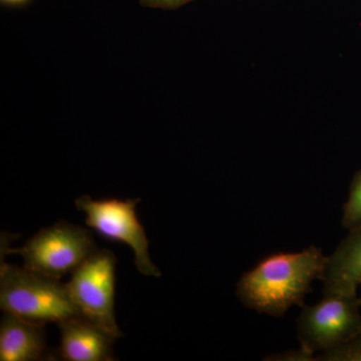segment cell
Masks as SVG:
<instances>
[{
    "label": "cell",
    "instance_id": "obj_2",
    "mask_svg": "<svg viewBox=\"0 0 361 361\" xmlns=\"http://www.w3.org/2000/svg\"><path fill=\"white\" fill-rule=\"evenodd\" d=\"M0 308L4 313L42 324H59L80 315L61 280L4 261L0 267Z\"/></svg>",
    "mask_w": 361,
    "mask_h": 361
},
{
    "label": "cell",
    "instance_id": "obj_10",
    "mask_svg": "<svg viewBox=\"0 0 361 361\" xmlns=\"http://www.w3.org/2000/svg\"><path fill=\"white\" fill-rule=\"evenodd\" d=\"M341 225L348 230L361 225V170L351 180L348 199L343 205Z\"/></svg>",
    "mask_w": 361,
    "mask_h": 361
},
{
    "label": "cell",
    "instance_id": "obj_1",
    "mask_svg": "<svg viewBox=\"0 0 361 361\" xmlns=\"http://www.w3.org/2000/svg\"><path fill=\"white\" fill-rule=\"evenodd\" d=\"M327 256L310 245L300 252H276L247 271L237 283L242 303L260 314L284 317L292 306H302L312 282L324 273Z\"/></svg>",
    "mask_w": 361,
    "mask_h": 361
},
{
    "label": "cell",
    "instance_id": "obj_7",
    "mask_svg": "<svg viewBox=\"0 0 361 361\" xmlns=\"http://www.w3.org/2000/svg\"><path fill=\"white\" fill-rule=\"evenodd\" d=\"M61 346L59 357L66 361L115 360L113 343L108 332L84 316L78 315L59 323Z\"/></svg>",
    "mask_w": 361,
    "mask_h": 361
},
{
    "label": "cell",
    "instance_id": "obj_5",
    "mask_svg": "<svg viewBox=\"0 0 361 361\" xmlns=\"http://www.w3.org/2000/svg\"><path fill=\"white\" fill-rule=\"evenodd\" d=\"M358 294L323 293L320 302L302 306L297 319V337L302 348L315 353L337 348L361 330Z\"/></svg>",
    "mask_w": 361,
    "mask_h": 361
},
{
    "label": "cell",
    "instance_id": "obj_4",
    "mask_svg": "<svg viewBox=\"0 0 361 361\" xmlns=\"http://www.w3.org/2000/svg\"><path fill=\"white\" fill-rule=\"evenodd\" d=\"M116 258L108 249H97L71 273L66 284L80 315L114 338L123 336L115 314Z\"/></svg>",
    "mask_w": 361,
    "mask_h": 361
},
{
    "label": "cell",
    "instance_id": "obj_13",
    "mask_svg": "<svg viewBox=\"0 0 361 361\" xmlns=\"http://www.w3.org/2000/svg\"><path fill=\"white\" fill-rule=\"evenodd\" d=\"M142 6L151 8L177 9L195 0H139Z\"/></svg>",
    "mask_w": 361,
    "mask_h": 361
},
{
    "label": "cell",
    "instance_id": "obj_8",
    "mask_svg": "<svg viewBox=\"0 0 361 361\" xmlns=\"http://www.w3.org/2000/svg\"><path fill=\"white\" fill-rule=\"evenodd\" d=\"M56 360L47 345L45 324L4 313L0 322V360Z\"/></svg>",
    "mask_w": 361,
    "mask_h": 361
},
{
    "label": "cell",
    "instance_id": "obj_6",
    "mask_svg": "<svg viewBox=\"0 0 361 361\" xmlns=\"http://www.w3.org/2000/svg\"><path fill=\"white\" fill-rule=\"evenodd\" d=\"M140 202L141 198L94 200L84 195L77 199L75 207L87 215V227L99 236L130 247L135 254V265L140 273L146 276L160 277V269L149 257L146 231L135 214V207Z\"/></svg>",
    "mask_w": 361,
    "mask_h": 361
},
{
    "label": "cell",
    "instance_id": "obj_11",
    "mask_svg": "<svg viewBox=\"0 0 361 361\" xmlns=\"http://www.w3.org/2000/svg\"><path fill=\"white\" fill-rule=\"evenodd\" d=\"M319 361H361V330L350 341L320 353L315 356Z\"/></svg>",
    "mask_w": 361,
    "mask_h": 361
},
{
    "label": "cell",
    "instance_id": "obj_15",
    "mask_svg": "<svg viewBox=\"0 0 361 361\" xmlns=\"http://www.w3.org/2000/svg\"><path fill=\"white\" fill-rule=\"evenodd\" d=\"M360 298H361V296H360Z\"/></svg>",
    "mask_w": 361,
    "mask_h": 361
},
{
    "label": "cell",
    "instance_id": "obj_9",
    "mask_svg": "<svg viewBox=\"0 0 361 361\" xmlns=\"http://www.w3.org/2000/svg\"><path fill=\"white\" fill-rule=\"evenodd\" d=\"M322 280L323 293L357 294L361 287V225L349 230L334 253L327 256Z\"/></svg>",
    "mask_w": 361,
    "mask_h": 361
},
{
    "label": "cell",
    "instance_id": "obj_14",
    "mask_svg": "<svg viewBox=\"0 0 361 361\" xmlns=\"http://www.w3.org/2000/svg\"><path fill=\"white\" fill-rule=\"evenodd\" d=\"M0 1L7 6H23L28 4L30 0H0Z\"/></svg>",
    "mask_w": 361,
    "mask_h": 361
},
{
    "label": "cell",
    "instance_id": "obj_12",
    "mask_svg": "<svg viewBox=\"0 0 361 361\" xmlns=\"http://www.w3.org/2000/svg\"><path fill=\"white\" fill-rule=\"evenodd\" d=\"M265 360L310 361L315 360V356L312 351L300 346L298 350H290L282 353V355L268 356V358H265Z\"/></svg>",
    "mask_w": 361,
    "mask_h": 361
},
{
    "label": "cell",
    "instance_id": "obj_3",
    "mask_svg": "<svg viewBox=\"0 0 361 361\" xmlns=\"http://www.w3.org/2000/svg\"><path fill=\"white\" fill-rule=\"evenodd\" d=\"M1 245L4 254L20 255L26 269L56 280L71 274L97 250L89 230L68 222L40 230L20 248Z\"/></svg>",
    "mask_w": 361,
    "mask_h": 361
}]
</instances>
